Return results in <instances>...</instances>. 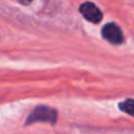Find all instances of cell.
<instances>
[{
  "instance_id": "1",
  "label": "cell",
  "mask_w": 134,
  "mask_h": 134,
  "mask_svg": "<svg viewBox=\"0 0 134 134\" xmlns=\"http://www.w3.org/2000/svg\"><path fill=\"white\" fill-rule=\"evenodd\" d=\"M58 120V111L48 106H38L30 114L27 116L25 125H31L36 122H47L50 125H55Z\"/></svg>"
},
{
  "instance_id": "2",
  "label": "cell",
  "mask_w": 134,
  "mask_h": 134,
  "mask_svg": "<svg viewBox=\"0 0 134 134\" xmlns=\"http://www.w3.org/2000/svg\"><path fill=\"white\" fill-rule=\"evenodd\" d=\"M80 13L81 15L89 22H92L94 24H97L102 21L103 14L99 10V8L92 2H84L80 6Z\"/></svg>"
},
{
  "instance_id": "3",
  "label": "cell",
  "mask_w": 134,
  "mask_h": 134,
  "mask_svg": "<svg viewBox=\"0 0 134 134\" xmlns=\"http://www.w3.org/2000/svg\"><path fill=\"white\" fill-rule=\"evenodd\" d=\"M102 36L112 44H121L125 40L121 29L115 23H108L102 28Z\"/></svg>"
},
{
  "instance_id": "4",
  "label": "cell",
  "mask_w": 134,
  "mask_h": 134,
  "mask_svg": "<svg viewBox=\"0 0 134 134\" xmlns=\"http://www.w3.org/2000/svg\"><path fill=\"white\" fill-rule=\"evenodd\" d=\"M118 107L122 112H125L131 116H134V99L133 98L125 99L124 102L118 104Z\"/></svg>"
},
{
  "instance_id": "5",
  "label": "cell",
  "mask_w": 134,
  "mask_h": 134,
  "mask_svg": "<svg viewBox=\"0 0 134 134\" xmlns=\"http://www.w3.org/2000/svg\"><path fill=\"white\" fill-rule=\"evenodd\" d=\"M19 1H20L22 4H29L32 0H19Z\"/></svg>"
}]
</instances>
